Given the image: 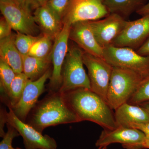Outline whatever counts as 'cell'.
<instances>
[{
  "instance_id": "14",
  "label": "cell",
  "mask_w": 149,
  "mask_h": 149,
  "mask_svg": "<svg viewBox=\"0 0 149 149\" xmlns=\"http://www.w3.org/2000/svg\"><path fill=\"white\" fill-rule=\"evenodd\" d=\"M149 37V14L132 21H128L125 28L111 45L128 47L137 50Z\"/></svg>"
},
{
  "instance_id": "27",
  "label": "cell",
  "mask_w": 149,
  "mask_h": 149,
  "mask_svg": "<svg viewBox=\"0 0 149 149\" xmlns=\"http://www.w3.org/2000/svg\"><path fill=\"white\" fill-rule=\"evenodd\" d=\"M8 130L0 143V149H15L12 146V142L15 137L20 136L15 128L6 123Z\"/></svg>"
},
{
  "instance_id": "31",
  "label": "cell",
  "mask_w": 149,
  "mask_h": 149,
  "mask_svg": "<svg viewBox=\"0 0 149 149\" xmlns=\"http://www.w3.org/2000/svg\"><path fill=\"white\" fill-rule=\"evenodd\" d=\"M136 51L141 55L149 56V37L145 43Z\"/></svg>"
},
{
  "instance_id": "30",
  "label": "cell",
  "mask_w": 149,
  "mask_h": 149,
  "mask_svg": "<svg viewBox=\"0 0 149 149\" xmlns=\"http://www.w3.org/2000/svg\"><path fill=\"white\" fill-rule=\"evenodd\" d=\"M128 127L136 128L145 133L146 136H149V122L144 123H133L130 124Z\"/></svg>"
},
{
  "instance_id": "35",
  "label": "cell",
  "mask_w": 149,
  "mask_h": 149,
  "mask_svg": "<svg viewBox=\"0 0 149 149\" xmlns=\"http://www.w3.org/2000/svg\"><path fill=\"white\" fill-rule=\"evenodd\" d=\"M139 105L145 109L149 113V101L145 102L143 103L139 104Z\"/></svg>"
},
{
  "instance_id": "24",
  "label": "cell",
  "mask_w": 149,
  "mask_h": 149,
  "mask_svg": "<svg viewBox=\"0 0 149 149\" xmlns=\"http://www.w3.org/2000/svg\"><path fill=\"white\" fill-rule=\"evenodd\" d=\"M26 35L17 32L15 35H12L14 42L17 49L22 56L27 55L33 45L42 37Z\"/></svg>"
},
{
  "instance_id": "33",
  "label": "cell",
  "mask_w": 149,
  "mask_h": 149,
  "mask_svg": "<svg viewBox=\"0 0 149 149\" xmlns=\"http://www.w3.org/2000/svg\"><path fill=\"white\" fill-rule=\"evenodd\" d=\"M136 13L142 16L149 14V1L142 8L137 11Z\"/></svg>"
},
{
  "instance_id": "8",
  "label": "cell",
  "mask_w": 149,
  "mask_h": 149,
  "mask_svg": "<svg viewBox=\"0 0 149 149\" xmlns=\"http://www.w3.org/2000/svg\"><path fill=\"white\" fill-rule=\"evenodd\" d=\"M70 28V24H63L61 32L54 40L51 53L53 68L49 82L47 86L48 93L58 92L61 87L62 82V72L69 48L68 40Z\"/></svg>"
},
{
  "instance_id": "39",
  "label": "cell",
  "mask_w": 149,
  "mask_h": 149,
  "mask_svg": "<svg viewBox=\"0 0 149 149\" xmlns=\"http://www.w3.org/2000/svg\"><path fill=\"white\" fill-rule=\"evenodd\" d=\"M15 149H22L20 148H15Z\"/></svg>"
},
{
  "instance_id": "13",
  "label": "cell",
  "mask_w": 149,
  "mask_h": 149,
  "mask_svg": "<svg viewBox=\"0 0 149 149\" xmlns=\"http://www.w3.org/2000/svg\"><path fill=\"white\" fill-rule=\"evenodd\" d=\"M52 70H48L38 80H28L21 98L15 106L11 108L15 115L22 121L26 122L28 115L35 106L40 96L45 91V84L52 75Z\"/></svg>"
},
{
  "instance_id": "3",
  "label": "cell",
  "mask_w": 149,
  "mask_h": 149,
  "mask_svg": "<svg viewBox=\"0 0 149 149\" xmlns=\"http://www.w3.org/2000/svg\"><path fill=\"white\" fill-rule=\"evenodd\" d=\"M133 70L113 67L107 95V102L113 110L128 103L143 79Z\"/></svg>"
},
{
  "instance_id": "12",
  "label": "cell",
  "mask_w": 149,
  "mask_h": 149,
  "mask_svg": "<svg viewBox=\"0 0 149 149\" xmlns=\"http://www.w3.org/2000/svg\"><path fill=\"white\" fill-rule=\"evenodd\" d=\"M128 22L125 19L116 13H110L98 20L89 21L97 42L103 49L111 45Z\"/></svg>"
},
{
  "instance_id": "29",
  "label": "cell",
  "mask_w": 149,
  "mask_h": 149,
  "mask_svg": "<svg viewBox=\"0 0 149 149\" xmlns=\"http://www.w3.org/2000/svg\"><path fill=\"white\" fill-rule=\"evenodd\" d=\"M7 111L3 108H1L0 113V136L3 138L5 135L6 133L4 130V126L6 124L7 121L6 119V112Z\"/></svg>"
},
{
  "instance_id": "15",
  "label": "cell",
  "mask_w": 149,
  "mask_h": 149,
  "mask_svg": "<svg viewBox=\"0 0 149 149\" xmlns=\"http://www.w3.org/2000/svg\"><path fill=\"white\" fill-rule=\"evenodd\" d=\"M69 39L84 52L103 58V48L97 42L89 21L78 22L72 24Z\"/></svg>"
},
{
  "instance_id": "16",
  "label": "cell",
  "mask_w": 149,
  "mask_h": 149,
  "mask_svg": "<svg viewBox=\"0 0 149 149\" xmlns=\"http://www.w3.org/2000/svg\"><path fill=\"white\" fill-rule=\"evenodd\" d=\"M33 16L43 34L54 40L63 29L62 21L47 4L35 9Z\"/></svg>"
},
{
  "instance_id": "38",
  "label": "cell",
  "mask_w": 149,
  "mask_h": 149,
  "mask_svg": "<svg viewBox=\"0 0 149 149\" xmlns=\"http://www.w3.org/2000/svg\"><path fill=\"white\" fill-rule=\"evenodd\" d=\"M106 147H104V148H99L98 149H107Z\"/></svg>"
},
{
  "instance_id": "9",
  "label": "cell",
  "mask_w": 149,
  "mask_h": 149,
  "mask_svg": "<svg viewBox=\"0 0 149 149\" xmlns=\"http://www.w3.org/2000/svg\"><path fill=\"white\" fill-rule=\"evenodd\" d=\"M6 112L7 123L13 126L23 139L25 149H56V142L47 135H43L27 123L23 122L15 115L10 107Z\"/></svg>"
},
{
  "instance_id": "36",
  "label": "cell",
  "mask_w": 149,
  "mask_h": 149,
  "mask_svg": "<svg viewBox=\"0 0 149 149\" xmlns=\"http://www.w3.org/2000/svg\"><path fill=\"white\" fill-rule=\"evenodd\" d=\"M28 1V0H17L19 5L23 7H27L29 8L27 6Z\"/></svg>"
},
{
  "instance_id": "19",
  "label": "cell",
  "mask_w": 149,
  "mask_h": 149,
  "mask_svg": "<svg viewBox=\"0 0 149 149\" xmlns=\"http://www.w3.org/2000/svg\"><path fill=\"white\" fill-rule=\"evenodd\" d=\"M22 56L23 73L29 80H38L50 68L51 54L45 58L35 57L28 55Z\"/></svg>"
},
{
  "instance_id": "25",
  "label": "cell",
  "mask_w": 149,
  "mask_h": 149,
  "mask_svg": "<svg viewBox=\"0 0 149 149\" xmlns=\"http://www.w3.org/2000/svg\"><path fill=\"white\" fill-rule=\"evenodd\" d=\"M149 101V75L144 78L136 92L128 101L131 104L139 105Z\"/></svg>"
},
{
  "instance_id": "32",
  "label": "cell",
  "mask_w": 149,
  "mask_h": 149,
  "mask_svg": "<svg viewBox=\"0 0 149 149\" xmlns=\"http://www.w3.org/2000/svg\"><path fill=\"white\" fill-rule=\"evenodd\" d=\"M49 0H28L27 2V7H31L36 9L39 7L45 5Z\"/></svg>"
},
{
  "instance_id": "34",
  "label": "cell",
  "mask_w": 149,
  "mask_h": 149,
  "mask_svg": "<svg viewBox=\"0 0 149 149\" xmlns=\"http://www.w3.org/2000/svg\"><path fill=\"white\" fill-rule=\"evenodd\" d=\"M143 149H149V136H146L143 144Z\"/></svg>"
},
{
  "instance_id": "7",
  "label": "cell",
  "mask_w": 149,
  "mask_h": 149,
  "mask_svg": "<svg viewBox=\"0 0 149 149\" xmlns=\"http://www.w3.org/2000/svg\"><path fill=\"white\" fill-rule=\"evenodd\" d=\"M105 0H70L62 20L63 23L72 25L76 22L95 21L110 14L105 5Z\"/></svg>"
},
{
  "instance_id": "2",
  "label": "cell",
  "mask_w": 149,
  "mask_h": 149,
  "mask_svg": "<svg viewBox=\"0 0 149 149\" xmlns=\"http://www.w3.org/2000/svg\"><path fill=\"white\" fill-rule=\"evenodd\" d=\"M81 122L69 106L63 93H48L31 110L26 123L40 133L50 126Z\"/></svg>"
},
{
  "instance_id": "23",
  "label": "cell",
  "mask_w": 149,
  "mask_h": 149,
  "mask_svg": "<svg viewBox=\"0 0 149 149\" xmlns=\"http://www.w3.org/2000/svg\"><path fill=\"white\" fill-rule=\"evenodd\" d=\"M54 40L48 35L42 34V37L33 45L28 55L37 58H45L50 55Z\"/></svg>"
},
{
  "instance_id": "21",
  "label": "cell",
  "mask_w": 149,
  "mask_h": 149,
  "mask_svg": "<svg viewBox=\"0 0 149 149\" xmlns=\"http://www.w3.org/2000/svg\"><path fill=\"white\" fill-rule=\"evenodd\" d=\"M29 79L24 73L16 74L11 84L9 91L3 102L8 107L12 108L19 101Z\"/></svg>"
},
{
  "instance_id": "20",
  "label": "cell",
  "mask_w": 149,
  "mask_h": 149,
  "mask_svg": "<svg viewBox=\"0 0 149 149\" xmlns=\"http://www.w3.org/2000/svg\"><path fill=\"white\" fill-rule=\"evenodd\" d=\"M148 0H105L104 4L110 13L119 15L125 19L146 4Z\"/></svg>"
},
{
  "instance_id": "11",
  "label": "cell",
  "mask_w": 149,
  "mask_h": 149,
  "mask_svg": "<svg viewBox=\"0 0 149 149\" xmlns=\"http://www.w3.org/2000/svg\"><path fill=\"white\" fill-rule=\"evenodd\" d=\"M146 135L136 128L118 126L112 130L104 129L95 143L96 147L104 148L113 143H120L126 149H143Z\"/></svg>"
},
{
  "instance_id": "6",
  "label": "cell",
  "mask_w": 149,
  "mask_h": 149,
  "mask_svg": "<svg viewBox=\"0 0 149 149\" xmlns=\"http://www.w3.org/2000/svg\"><path fill=\"white\" fill-rule=\"evenodd\" d=\"M83 56V63L88 70L91 90L107 101L113 67L103 58L93 55L84 51Z\"/></svg>"
},
{
  "instance_id": "5",
  "label": "cell",
  "mask_w": 149,
  "mask_h": 149,
  "mask_svg": "<svg viewBox=\"0 0 149 149\" xmlns=\"http://www.w3.org/2000/svg\"><path fill=\"white\" fill-rule=\"evenodd\" d=\"M103 58L113 67L133 70L143 78L149 75V56L141 55L131 48L108 46L103 49Z\"/></svg>"
},
{
  "instance_id": "37",
  "label": "cell",
  "mask_w": 149,
  "mask_h": 149,
  "mask_svg": "<svg viewBox=\"0 0 149 149\" xmlns=\"http://www.w3.org/2000/svg\"><path fill=\"white\" fill-rule=\"evenodd\" d=\"M0 1L9 2L14 3L19 5V4L17 2V0H0Z\"/></svg>"
},
{
  "instance_id": "4",
  "label": "cell",
  "mask_w": 149,
  "mask_h": 149,
  "mask_svg": "<svg viewBox=\"0 0 149 149\" xmlns=\"http://www.w3.org/2000/svg\"><path fill=\"white\" fill-rule=\"evenodd\" d=\"M83 51L76 44L69 45L63 67L62 82L58 92L63 93L78 89H91L90 79L84 68Z\"/></svg>"
},
{
  "instance_id": "1",
  "label": "cell",
  "mask_w": 149,
  "mask_h": 149,
  "mask_svg": "<svg viewBox=\"0 0 149 149\" xmlns=\"http://www.w3.org/2000/svg\"><path fill=\"white\" fill-rule=\"evenodd\" d=\"M63 94L81 121L95 123L104 129L112 130L118 127L113 110L106 100L91 89L78 88Z\"/></svg>"
},
{
  "instance_id": "17",
  "label": "cell",
  "mask_w": 149,
  "mask_h": 149,
  "mask_svg": "<svg viewBox=\"0 0 149 149\" xmlns=\"http://www.w3.org/2000/svg\"><path fill=\"white\" fill-rule=\"evenodd\" d=\"M115 118L117 126L128 127L133 123L149 122V113L139 105L126 103L115 110Z\"/></svg>"
},
{
  "instance_id": "18",
  "label": "cell",
  "mask_w": 149,
  "mask_h": 149,
  "mask_svg": "<svg viewBox=\"0 0 149 149\" xmlns=\"http://www.w3.org/2000/svg\"><path fill=\"white\" fill-rule=\"evenodd\" d=\"M0 58L6 62L16 74L23 72L22 56L15 45L12 34L0 40Z\"/></svg>"
},
{
  "instance_id": "22",
  "label": "cell",
  "mask_w": 149,
  "mask_h": 149,
  "mask_svg": "<svg viewBox=\"0 0 149 149\" xmlns=\"http://www.w3.org/2000/svg\"><path fill=\"white\" fill-rule=\"evenodd\" d=\"M16 73L6 62L0 58V88L1 101L3 102L7 95L11 84Z\"/></svg>"
},
{
  "instance_id": "28",
  "label": "cell",
  "mask_w": 149,
  "mask_h": 149,
  "mask_svg": "<svg viewBox=\"0 0 149 149\" xmlns=\"http://www.w3.org/2000/svg\"><path fill=\"white\" fill-rule=\"evenodd\" d=\"M12 28L10 24L3 16L0 19V40L12 35Z\"/></svg>"
},
{
  "instance_id": "26",
  "label": "cell",
  "mask_w": 149,
  "mask_h": 149,
  "mask_svg": "<svg viewBox=\"0 0 149 149\" xmlns=\"http://www.w3.org/2000/svg\"><path fill=\"white\" fill-rule=\"evenodd\" d=\"M70 1V0H49L47 4L62 21Z\"/></svg>"
},
{
  "instance_id": "10",
  "label": "cell",
  "mask_w": 149,
  "mask_h": 149,
  "mask_svg": "<svg viewBox=\"0 0 149 149\" xmlns=\"http://www.w3.org/2000/svg\"><path fill=\"white\" fill-rule=\"evenodd\" d=\"M0 10L13 29L26 35L38 36L40 28L29 8L14 3L0 1Z\"/></svg>"
}]
</instances>
